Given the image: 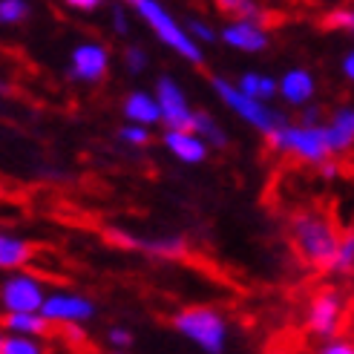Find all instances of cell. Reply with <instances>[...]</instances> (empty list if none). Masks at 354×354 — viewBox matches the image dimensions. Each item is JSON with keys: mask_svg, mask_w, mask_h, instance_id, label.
Wrapping results in <instances>:
<instances>
[{"mask_svg": "<svg viewBox=\"0 0 354 354\" xmlns=\"http://www.w3.org/2000/svg\"><path fill=\"white\" fill-rule=\"evenodd\" d=\"M3 326H6V331H15V334H21V337L49 334V320L44 314H6Z\"/></svg>", "mask_w": 354, "mask_h": 354, "instance_id": "e0dca14e", "label": "cell"}, {"mask_svg": "<svg viewBox=\"0 0 354 354\" xmlns=\"http://www.w3.org/2000/svg\"><path fill=\"white\" fill-rule=\"evenodd\" d=\"M317 121H320V110H317V107H308V110L303 113V127H320Z\"/></svg>", "mask_w": 354, "mask_h": 354, "instance_id": "4dcf8cb0", "label": "cell"}, {"mask_svg": "<svg viewBox=\"0 0 354 354\" xmlns=\"http://www.w3.org/2000/svg\"><path fill=\"white\" fill-rule=\"evenodd\" d=\"M46 297L41 282L26 274H15L3 282V308L6 314H41Z\"/></svg>", "mask_w": 354, "mask_h": 354, "instance_id": "52a82bcc", "label": "cell"}, {"mask_svg": "<svg viewBox=\"0 0 354 354\" xmlns=\"http://www.w3.org/2000/svg\"><path fill=\"white\" fill-rule=\"evenodd\" d=\"M343 73H346V78L354 81V52H348V55L343 58Z\"/></svg>", "mask_w": 354, "mask_h": 354, "instance_id": "836d02e7", "label": "cell"}, {"mask_svg": "<svg viewBox=\"0 0 354 354\" xmlns=\"http://www.w3.org/2000/svg\"><path fill=\"white\" fill-rule=\"evenodd\" d=\"M21 17H26L24 0H3V3H0V21L3 24H17Z\"/></svg>", "mask_w": 354, "mask_h": 354, "instance_id": "d4e9b609", "label": "cell"}, {"mask_svg": "<svg viewBox=\"0 0 354 354\" xmlns=\"http://www.w3.org/2000/svg\"><path fill=\"white\" fill-rule=\"evenodd\" d=\"M268 145L274 150L282 153H294L297 158H303L308 165H320L331 156V145H328V136L326 127H279L277 133L265 136Z\"/></svg>", "mask_w": 354, "mask_h": 354, "instance_id": "3957f363", "label": "cell"}, {"mask_svg": "<svg viewBox=\"0 0 354 354\" xmlns=\"http://www.w3.org/2000/svg\"><path fill=\"white\" fill-rule=\"evenodd\" d=\"M279 93H282V98L291 101V104L311 101V95H314V78H311V73H306V69H291V73H286V75H282V81H279Z\"/></svg>", "mask_w": 354, "mask_h": 354, "instance_id": "9a60e30c", "label": "cell"}, {"mask_svg": "<svg viewBox=\"0 0 354 354\" xmlns=\"http://www.w3.org/2000/svg\"><path fill=\"white\" fill-rule=\"evenodd\" d=\"M66 6L69 9H81V12H93V9H98V0H69Z\"/></svg>", "mask_w": 354, "mask_h": 354, "instance_id": "1f68e13d", "label": "cell"}, {"mask_svg": "<svg viewBox=\"0 0 354 354\" xmlns=\"http://www.w3.org/2000/svg\"><path fill=\"white\" fill-rule=\"evenodd\" d=\"M165 141V147L176 156V158H182V162L187 165H199L202 158L207 156V145L196 136V133H182V130H167L162 136Z\"/></svg>", "mask_w": 354, "mask_h": 354, "instance_id": "4fadbf2b", "label": "cell"}, {"mask_svg": "<svg viewBox=\"0 0 354 354\" xmlns=\"http://www.w3.org/2000/svg\"><path fill=\"white\" fill-rule=\"evenodd\" d=\"M113 245H121V248H133V251H147L153 257H185V239L182 236H162V239H145V236H133L127 231H115V227H107L104 231Z\"/></svg>", "mask_w": 354, "mask_h": 354, "instance_id": "ba28073f", "label": "cell"}, {"mask_svg": "<svg viewBox=\"0 0 354 354\" xmlns=\"http://www.w3.org/2000/svg\"><path fill=\"white\" fill-rule=\"evenodd\" d=\"M274 354H279V351H274Z\"/></svg>", "mask_w": 354, "mask_h": 354, "instance_id": "e575fe53", "label": "cell"}, {"mask_svg": "<svg viewBox=\"0 0 354 354\" xmlns=\"http://www.w3.org/2000/svg\"><path fill=\"white\" fill-rule=\"evenodd\" d=\"M124 115L130 121H136L138 127L145 124H156L162 121V107H158L156 95H147V93H133L127 101H124Z\"/></svg>", "mask_w": 354, "mask_h": 354, "instance_id": "5bb4252c", "label": "cell"}, {"mask_svg": "<svg viewBox=\"0 0 354 354\" xmlns=\"http://www.w3.org/2000/svg\"><path fill=\"white\" fill-rule=\"evenodd\" d=\"M277 90H279V86H277L274 78H268V75L248 73V75L239 78V93L248 95V98H254V101H262V104L268 101V98H274Z\"/></svg>", "mask_w": 354, "mask_h": 354, "instance_id": "d6986e66", "label": "cell"}, {"mask_svg": "<svg viewBox=\"0 0 354 354\" xmlns=\"http://www.w3.org/2000/svg\"><path fill=\"white\" fill-rule=\"evenodd\" d=\"M124 64H127V69H130V73H145V69H147V55H145V52H141L138 46H130L127 49V55H124Z\"/></svg>", "mask_w": 354, "mask_h": 354, "instance_id": "83f0119b", "label": "cell"}, {"mask_svg": "<svg viewBox=\"0 0 354 354\" xmlns=\"http://www.w3.org/2000/svg\"><path fill=\"white\" fill-rule=\"evenodd\" d=\"M133 9L150 24V29L158 35V41H162V44H167L170 49H176L182 58H187L193 64L202 61V52H199L196 41H193L190 35H187V29L176 24L173 17H170V12L158 6L156 0H136Z\"/></svg>", "mask_w": 354, "mask_h": 354, "instance_id": "277c9868", "label": "cell"}, {"mask_svg": "<svg viewBox=\"0 0 354 354\" xmlns=\"http://www.w3.org/2000/svg\"><path fill=\"white\" fill-rule=\"evenodd\" d=\"M219 6H222V12L234 15L242 24H259V17H262V9L248 3V0H225V3H219Z\"/></svg>", "mask_w": 354, "mask_h": 354, "instance_id": "44dd1931", "label": "cell"}, {"mask_svg": "<svg viewBox=\"0 0 354 354\" xmlns=\"http://www.w3.org/2000/svg\"><path fill=\"white\" fill-rule=\"evenodd\" d=\"M173 328L182 334V337L193 340L199 348H205L207 354H222L225 351V340H227V328L225 320L205 306H193V308H182L173 317Z\"/></svg>", "mask_w": 354, "mask_h": 354, "instance_id": "7a4b0ae2", "label": "cell"}, {"mask_svg": "<svg viewBox=\"0 0 354 354\" xmlns=\"http://www.w3.org/2000/svg\"><path fill=\"white\" fill-rule=\"evenodd\" d=\"M340 311H343V303H340V294L337 291H320L314 299H311V308H308V328L317 337H331L337 331V323H340Z\"/></svg>", "mask_w": 354, "mask_h": 354, "instance_id": "9c48e42d", "label": "cell"}, {"mask_svg": "<svg viewBox=\"0 0 354 354\" xmlns=\"http://www.w3.org/2000/svg\"><path fill=\"white\" fill-rule=\"evenodd\" d=\"M291 242L299 259L308 262L311 268L334 271L343 236H337V227L331 225V219L320 214H297L291 219Z\"/></svg>", "mask_w": 354, "mask_h": 354, "instance_id": "6da1fadb", "label": "cell"}, {"mask_svg": "<svg viewBox=\"0 0 354 354\" xmlns=\"http://www.w3.org/2000/svg\"><path fill=\"white\" fill-rule=\"evenodd\" d=\"M326 136H328L331 153L348 150L354 145V110H337L334 113V118L326 127Z\"/></svg>", "mask_w": 354, "mask_h": 354, "instance_id": "2e32d148", "label": "cell"}, {"mask_svg": "<svg viewBox=\"0 0 354 354\" xmlns=\"http://www.w3.org/2000/svg\"><path fill=\"white\" fill-rule=\"evenodd\" d=\"M32 251H35V248L29 242H24V239L9 236V234L0 236V265H3L6 271L9 268H21V265L32 257Z\"/></svg>", "mask_w": 354, "mask_h": 354, "instance_id": "ac0fdd59", "label": "cell"}, {"mask_svg": "<svg viewBox=\"0 0 354 354\" xmlns=\"http://www.w3.org/2000/svg\"><path fill=\"white\" fill-rule=\"evenodd\" d=\"M156 101H158V107H162V121L167 124V130L193 133V115L196 113H190L182 86L173 78L162 75L156 81Z\"/></svg>", "mask_w": 354, "mask_h": 354, "instance_id": "8992f818", "label": "cell"}, {"mask_svg": "<svg viewBox=\"0 0 354 354\" xmlns=\"http://www.w3.org/2000/svg\"><path fill=\"white\" fill-rule=\"evenodd\" d=\"M107 340H110V346H115V348H127V346L133 343V334H130L127 328H110V331H107Z\"/></svg>", "mask_w": 354, "mask_h": 354, "instance_id": "f1b7e54d", "label": "cell"}, {"mask_svg": "<svg viewBox=\"0 0 354 354\" xmlns=\"http://www.w3.org/2000/svg\"><path fill=\"white\" fill-rule=\"evenodd\" d=\"M214 90H216V95L227 104V107H231L234 113H239L248 124H251V127L262 130L265 136L277 133L279 127H288V118H286V115H279L277 110H271L268 104H262V101H254V98L242 95V93H239V86L227 84L225 78H214Z\"/></svg>", "mask_w": 354, "mask_h": 354, "instance_id": "5b68a950", "label": "cell"}, {"mask_svg": "<svg viewBox=\"0 0 354 354\" xmlns=\"http://www.w3.org/2000/svg\"><path fill=\"white\" fill-rule=\"evenodd\" d=\"M185 29H187V35H193V38H199V41H205V44H214L216 41V35H214V29H210L207 24H202V21H187L185 24Z\"/></svg>", "mask_w": 354, "mask_h": 354, "instance_id": "4316f807", "label": "cell"}, {"mask_svg": "<svg viewBox=\"0 0 354 354\" xmlns=\"http://www.w3.org/2000/svg\"><path fill=\"white\" fill-rule=\"evenodd\" d=\"M193 133H196L205 145H216V147H225L227 145V136L216 127V121L210 118L207 113H196L193 115Z\"/></svg>", "mask_w": 354, "mask_h": 354, "instance_id": "ffe728a7", "label": "cell"}, {"mask_svg": "<svg viewBox=\"0 0 354 354\" xmlns=\"http://www.w3.org/2000/svg\"><path fill=\"white\" fill-rule=\"evenodd\" d=\"M222 41L234 49H242V52H259L268 46V35L259 24H242V21H234L222 29Z\"/></svg>", "mask_w": 354, "mask_h": 354, "instance_id": "7c38bea8", "label": "cell"}, {"mask_svg": "<svg viewBox=\"0 0 354 354\" xmlns=\"http://www.w3.org/2000/svg\"><path fill=\"white\" fill-rule=\"evenodd\" d=\"M118 138H121V141H127V145L145 147L147 141H150V133H147V127H138V124H130V127H121Z\"/></svg>", "mask_w": 354, "mask_h": 354, "instance_id": "484cf974", "label": "cell"}, {"mask_svg": "<svg viewBox=\"0 0 354 354\" xmlns=\"http://www.w3.org/2000/svg\"><path fill=\"white\" fill-rule=\"evenodd\" d=\"M354 268V231H348L340 242V254L334 262V274H348Z\"/></svg>", "mask_w": 354, "mask_h": 354, "instance_id": "603a6c76", "label": "cell"}, {"mask_svg": "<svg viewBox=\"0 0 354 354\" xmlns=\"http://www.w3.org/2000/svg\"><path fill=\"white\" fill-rule=\"evenodd\" d=\"M320 354H354V343H348V340H331V343L323 346Z\"/></svg>", "mask_w": 354, "mask_h": 354, "instance_id": "f546056e", "label": "cell"}, {"mask_svg": "<svg viewBox=\"0 0 354 354\" xmlns=\"http://www.w3.org/2000/svg\"><path fill=\"white\" fill-rule=\"evenodd\" d=\"M46 320L55 323H84L95 314V306L86 297H75V294H52L46 297L44 311Z\"/></svg>", "mask_w": 354, "mask_h": 354, "instance_id": "30bf717a", "label": "cell"}, {"mask_svg": "<svg viewBox=\"0 0 354 354\" xmlns=\"http://www.w3.org/2000/svg\"><path fill=\"white\" fill-rule=\"evenodd\" d=\"M0 354H41V348L29 337H21V334H6V337L0 340Z\"/></svg>", "mask_w": 354, "mask_h": 354, "instance_id": "7402d4cb", "label": "cell"}, {"mask_svg": "<svg viewBox=\"0 0 354 354\" xmlns=\"http://www.w3.org/2000/svg\"><path fill=\"white\" fill-rule=\"evenodd\" d=\"M113 26H115V32H124V29H127V17H124V9H121V6L113 9Z\"/></svg>", "mask_w": 354, "mask_h": 354, "instance_id": "d6a6232c", "label": "cell"}, {"mask_svg": "<svg viewBox=\"0 0 354 354\" xmlns=\"http://www.w3.org/2000/svg\"><path fill=\"white\" fill-rule=\"evenodd\" d=\"M323 26L328 29H343V32H354V9H334L323 17Z\"/></svg>", "mask_w": 354, "mask_h": 354, "instance_id": "cb8c5ba5", "label": "cell"}, {"mask_svg": "<svg viewBox=\"0 0 354 354\" xmlns=\"http://www.w3.org/2000/svg\"><path fill=\"white\" fill-rule=\"evenodd\" d=\"M110 55L101 44H81L73 49V66H69V75L78 81H98L107 73Z\"/></svg>", "mask_w": 354, "mask_h": 354, "instance_id": "8fae6325", "label": "cell"}]
</instances>
